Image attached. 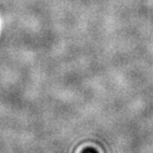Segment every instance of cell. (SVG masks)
<instances>
[{"instance_id": "6da1fadb", "label": "cell", "mask_w": 153, "mask_h": 153, "mask_svg": "<svg viewBox=\"0 0 153 153\" xmlns=\"http://www.w3.org/2000/svg\"><path fill=\"white\" fill-rule=\"evenodd\" d=\"M82 153H97V152L94 150V149H93V148H88V149H85V150Z\"/></svg>"}]
</instances>
